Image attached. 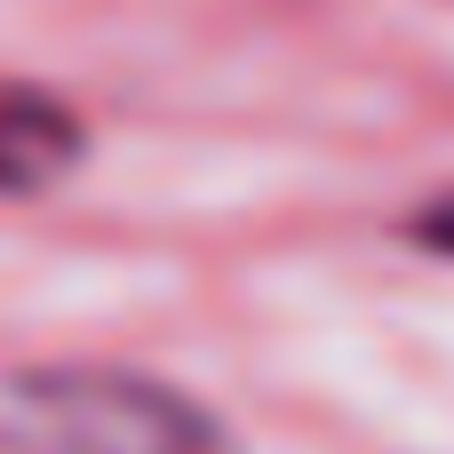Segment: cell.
<instances>
[{"mask_svg": "<svg viewBox=\"0 0 454 454\" xmlns=\"http://www.w3.org/2000/svg\"><path fill=\"white\" fill-rule=\"evenodd\" d=\"M0 454H239L223 423L144 367L48 359L0 375Z\"/></svg>", "mask_w": 454, "mask_h": 454, "instance_id": "1", "label": "cell"}, {"mask_svg": "<svg viewBox=\"0 0 454 454\" xmlns=\"http://www.w3.org/2000/svg\"><path fill=\"white\" fill-rule=\"evenodd\" d=\"M80 160H88V120L40 80H0V200H32L64 184Z\"/></svg>", "mask_w": 454, "mask_h": 454, "instance_id": "2", "label": "cell"}, {"mask_svg": "<svg viewBox=\"0 0 454 454\" xmlns=\"http://www.w3.org/2000/svg\"><path fill=\"white\" fill-rule=\"evenodd\" d=\"M407 247H423V255L454 263V184H447V192H431V200L407 215Z\"/></svg>", "mask_w": 454, "mask_h": 454, "instance_id": "3", "label": "cell"}]
</instances>
